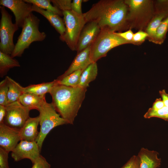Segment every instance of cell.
I'll use <instances>...</instances> for the list:
<instances>
[{
    "label": "cell",
    "instance_id": "cell-1",
    "mask_svg": "<svg viewBox=\"0 0 168 168\" xmlns=\"http://www.w3.org/2000/svg\"><path fill=\"white\" fill-rule=\"evenodd\" d=\"M128 8L122 0H101L83 13L86 23H96L101 30L120 31L127 26Z\"/></svg>",
    "mask_w": 168,
    "mask_h": 168
},
{
    "label": "cell",
    "instance_id": "cell-2",
    "mask_svg": "<svg viewBox=\"0 0 168 168\" xmlns=\"http://www.w3.org/2000/svg\"><path fill=\"white\" fill-rule=\"evenodd\" d=\"M87 88L71 87L57 84L49 93L56 111L68 124H73L85 97Z\"/></svg>",
    "mask_w": 168,
    "mask_h": 168
},
{
    "label": "cell",
    "instance_id": "cell-3",
    "mask_svg": "<svg viewBox=\"0 0 168 168\" xmlns=\"http://www.w3.org/2000/svg\"><path fill=\"white\" fill-rule=\"evenodd\" d=\"M40 23L39 19L32 13L26 18L21 32L11 55L12 57H21L25 50L28 48L32 43L42 41L45 39V33L39 30Z\"/></svg>",
    "mask_w": 168,
    "mask_h": 168
},
{
    "label": "cell",
    "instance_id": "cell-4",
    "mask_svg": "<svg viewBox=\"0 0 168 168\" xmlns=\"http://www.w3.org/2000/svg\"><path fill=\"white\" fill-rule=\"evenodd\" d=\"M127 44L131 43L117 35L116 32L100 30L91 45V60L92 63L96 62L100 58L105 57L113 48Z\"/></svg>",
    "mask_w": 168,
    "mask_h": 168
},
{
    "label": "cell",
    "instance_id": "cell-5",
    "mask_svg": "<svg viewBox=\"0 0 168 168\" xmlns=\"http://www.w3.org/2000/svg\"><path fill=\"white\" fill-rule=\"evenodd\" d=\"M38 110L39 112L40 128L35 142L41 151L44 141L50 132L55 127L68 124L57 113L52 103L46 101Z\"/></svg>",
    "mask_w": 168,
    "mask_h": 168
},
{
    "label": "cell",
    "instance_id": "cell-6",
    "mask_svg": "<svg viewBox=\"0 0 168 168\" xmlns=\"http://www.w3.org/2000/svg\"><path fill=\"white\" fill-rule=\"evenodd\" d=\"M63 14L65 31L59 38L72 50L76 51L80 35L86 22L83 14H78L71 10L63 12Z\"/></svg>",
    "mask_w": 168,
    "mask_h": 168
},
{
    "label": "cell",
    "instance_id": "cell-7",
    "mask_svg": "<svg viewBox=\"0 0 168 168\" xmlns=\"http://www.w3.org/2000/svg\"><path fill=\"white\" fill-rule=\"evenodd\" d=\"M0 10V51L11 55L15 47L13 36L19 27L15 23H13L12 16L4 7L1 6Z\"/></svg>",
    "mask_w": 168,
    "mask_h": 168
},
{
    "label": "cell",
    "instance_id": "cell-8",
    "mask_svg": "<svg viewBox=\"0 0 168 168\" xmlns=\"http://www.w3.org/2000/svg\"><path fill=\"white\" fill-rule=\"evenodd\" d=\"M124 1L129 8L127 22L130 21L134 26H143L152 16V1L148 0H126Z\"/></svg>",
    "mask_w": 168,
    "mask_h": 168
},
{
    "label": "cell",
    "instance_id": "cell-9",
    "mask_svg": "<svg viewBox=\"0 0 168 168\" xmlns=\"http://www.w3.org/2000/svg\"><path fill=\"white\" fill-rule=\"evenodd\" d=\"M6 112L3 123L6 125L20 130L30 117V110L18 101L6 106Z\"/></svg>",
    "mask_w": 168,
    "mask_h": 168
},
{
    "label": "cell",
    "instance_id": "cell-10",
    "mask_svg": "<svg viewBox=\"0 0 168 168\" xmlns=\"http://www.w3.org/2000/svg\"><path fill=\"white\" fill-rule=\"evenodd\" d=\"M11 152V156L16 162L28 159L33 164L41 155V151L36 142L23 140H21Z\"/></svg>",
    "mask_w": 168,
    "mask_h": 168
},
{
    "label": "cell",
    "instance_id": "cell-11",
    "mask_svg": "<svg viewBox=\"0 0 168 168\" xmlns=\"http://www.w3.org/2000/svg\"><path fill=\"white\" fill-rule=\"evenodd\" d=\"M1 6L7 7L13 13L15 23L22 27L26 18L32 13V4L24 0H1Z\"/></svg>",
    "mask_w": 168,
    "mask_h": 168
},
{
    "label": "cell",
    "instance_id": "cell-12",
    "mask_svg": "<svg viewBox=\"0 0 168 168\" xmlns=\"http://www.w3.org/2000/svg\"><path fill=\"white\" fill-rule=\"evenodd\" d=\"M21 140L20 130L0 124V147L9 152Z\"/></svg>",
    "mask_w": 168,
    "mask_h": 168
},
{
    "label": "cell",
    "instance_id": "cell-13",
    "mask_svg": "<svg viewBox=\"0 0 168 168\" xmlns=\"http://www.w3.org/2000/svg\"><path fill=\"white\" fill-rule=\"evenodd\" d=\"M98 24L95 22L86 23L80 35L77 46V53L91 45L100 31Z\"/></svg>",
    "mask_w": 168,
    "mask_h": 168
},
{
    "label": "cell",
    "instance_id": "cell-14",
    "mask_svg": "<svg viewBox=\"0 0 168 168\" xmlns=\"http://www.w3.org/2000/svg\"><path fill=\"white\" fill-rule=\"evenodd\" d=\"M91 45L77 53L68 68L56 79L60 80L72 73L78 70H84L91 63L90 54Z\"/></svg>",
    "mask_w": 168,
    "mask_h": 168
},
{
    "label": "cell",
    "instance_id": "cell-15",
    "mask_svg": "<svg viewBox=\"0 0 168 168\" xmlns=\"http://www.w3.org/2000/svg\"><path fill=\"white\" fill-rule=\"evenodd\" d=\"M39 117H30L20 130L21 140L35 142L39 135L38 126L39 124Z\"/></svg>",
    "mask_w": 168,
    "mask_h": 168
},
{
    "label": "cell",
    "instance_id": "cell-16",
    "mask_svg": "<svg viewBox=\"0 0 168 168\" xmlns=\"http://www.w3.org/2000/svg\"><path fill=\"white\" fill-rule=\"evenodd\" d=\"M159 153L155 151H150L142 148L138 156L140 160V168H158L161 165V159L158 157Z\"/></svg>",
    "mask_w": 168,
    "mask_h": 168
},
{
    "label": "cell",
    "instance_id": "cell-17",
    "mask_svg": "<svg viewBox=\"0 0 168 168\" xmlns=\"http://www.w3.org/2000/svg\"><path fill=\"white\" fill-rule=\"evenodd\" d=\"M33 12H35L44 17L59 33L60 36H62L65 31V27L63 20L58 14L50 11L44 10L32 5Z\"/></svg>",
    "mask_w": 168,
    "mask_h": 168
},
{
    "label": "cell",
    "instance_id": "cell-18",
    "mask_svg": "<svg viewBox=\"0 0 168 168\" xmlns=\"http://www.w3.org/2000/svg\"><path fill=\"white\" fill-rule=\"evenodd\" d=\"M18 101L23 106L30 110H37L46 101L45 95L39 96L29 93H23L20 96Z\"/></svg>",
    "mask_w": 168,
    "mask_h": 168
},
{
    "label": "cell",
    "instance_id": "cell-19",
    "mask_svg": "<svg viewBox=\"0 0 168 168\" xmlns=\"http://www.w3.org/2000/svg\"><path fill=\"white\" fill-rule=\"evenodd\" d=\"M168 16V11L157 8L156 14L149 22L146 29V32L150 41H152L153 40L157 28L163 20Z\"/></svg>",
    "mask_w": 168,
    "mask_h": 168
},
{
    "label": "cell",
    "instance_id": "cell-20",
    "mask_svg": "<svg viewBox=\"0 0 168 168\" xmlns=\"http://www.w3.org/2000/svg\"><path fill=\"white\" fill-rule=\"evenodd\" d=\"M57 84V81L55 79L51 82L31 85L26 87H23L22 92L39 96H44L47 93H49L53 87Z\"/></svg>",
    "mask_w": 168,
    "mask_h": 168
},
{
    "label": "cell",
    "instance_id": "cell-21",
    "mask_svg": "<svg viewBox=\"0 0 168 168\" xmlns=\"http://www.w3.org/2000/svg\"><path fill=\"white\" fill-rule=\"evenodd\" d=\"M97 74L96 62H92L82 71L78 86L87 88L90 83L96 79Z\"/></svg>",
    "mask_w": 168,
    "mask_h": 168
},
{
    "label": "cell",
    "instance_id": "cell-22",
    "mask_svg": "<svg viewBox=\"0 0 168 168\" xmlns=\"http://www.w3.org/2000/svg\"><path fill=\"white\" fill-rule=\"evenodd\" d=\"M19 62L10 55L0 51V76L2 77L9 70L13 68L19 67Z\"/></svg>",
    "mask_w": 168,
    "mask_h": 168
},
{
    "label": "cell",
    "instance_id": "cell-23",
    "mask_svg": "<svg viewBox=\"0 0 168 168\" xmlns=\"http://www.w3.org/2000/svg\"><path fill=\"white\" fill-rule=\"evenodd\" d=\"M8 81V89L7 94V105L18 101L23 93V86L8 76H6Z\"/></svg>",
    "mask_w": 168,
    "mask_h": 168
},
{
    "label": "cell",
    "instance_id": "cell-24",
    "mask_svg": "<svg viewBox=\"0 0 168 168\" xmlns=\"http://www.w3.org/2000/svg\"><path fill=\"white\" fill-rule=\"evenodd\" d=\"M83 70L75 71L59 80H56L57 84L71 87L78 86L81 74Z\"/></svg>",
    "mask_w": 168,
    "mask_h": 168
},
{
    "label": "cell",
    "instance_id": "cell-25",
    "mask_svg": "<svg viewBox=\"0 0 168 168\" xmlns=\"http://www.w3.org/2000/svg\"><path fill=\"white\" fill-rule=\"evenodd\" d=\"M40 8L54 12L60 16H63V12L57 8L53 6L50 0H24Z\"/></svg>",
    "mask_w": 168,
    "mask_h": 168
},
{
    "label": "cell",
    "instance_id": "cell-26",
    "mask_svg": "<svg viewBox=\"0 0 168 168\" xmlns=\"http://www.w3.org/2000/svg\"><path fill=\"white\" fill-rule=\"evenodd\" d=\"M168 30V16L164 19L157 28L155 36L152 42L161 44L164 41Z\"/></svg>",
    "mask_w": 168,
    "mask_h": 168
},
{
    "label": "cell",
    "instance_id": "cell-27",
    "mask_svg": "<svg viewBox=\"0 0 168 168\" xmlns=\"http://www.w3.org/2000/svg\"><path fill=\"white\" fill-rule=\"evenodd\" d=\"M144 117L146 119L157 117L168 121V107L165 106L161 109L156 110L150 108L144 115Z\"/></svg>",
    "mask_w": 168,
    "mask_h": 168
},
{
    "label": "cell",
    "instance_id": "cell-28",
    "mask_svg": "<svg viewBox=\"0 0 168 168\" xmlns=\"http://www.w3.org/2000/svg\"><path fill=\"white\" fill-rule=\"evenodd\" d=\"M8 86L7 79L5 78L0 82V105H7V94Z\"/></svg>",
    "mask_w": 168,
    "mask_h": 168
},
{
    "label": "cell",
    "instance_id": "cell-29",
    "mask_svg": "<svg viewBox=\"0 0 168 168\" xmlns=\"http://www.w3.org/2000/svg\"><path fill=\"white\" fill-rule=\"evenodd\" d=\"M54 6L63 12L71 10V0H50Z\"/></svg>",
    "mask_w": 168,
    "mask_h": 168
},
{
    "label": "cell",
    "instance_id": "cell-30",
    "mask_svg": "<svg viewBox=\"0 0 168 168\" xmlns=\"http://www.w3.org/2000/svg\"><path fill=\"white\" fill-rule=\"evenodd\" d=\"M140 160L138 156L133 155L121 168H140Z\"/></svg>",
    "mask_w": 168,
    "mask_h": 168
},
{
    "label": "cell",
    "instance_id": "cell-31",
    "mask_svg": "<svg viewBox=\"0 0 168 168\" xmlns=\"http://www.w3.org/2000/svg\"><path fill=\"white\" fill-rule=\"evenodd\" d=\"M9 153L0 147V168H9L8 161Z\"/></svg>",
    "mask_w": 168,
    "mask_h": 168
},
{
    "label": "cell",
    "instance_id": "cell-32",
    "mask_svg": "<svg viewBox=\"0 0 168 168\" xmlns=\"http://www.w3.org/2000/svg\"><path fill=\"white\" fill-rule=\"evenodd\" d=\"M148 37V35L145 32L139 30L134 34L132 42L133 44H138L143 42Z\"/></svg>",
    "mask_w": 168,
    "mask_h": 168
},
{
    "label": "cell",
    "instance_id": "cell-33",
    "mask_svg": "<svg viewBox=\"0 0 168 168\" xmlns=\"http://www.w3.org/2000/svg\"><path fill=\"white\" fill-rule=\"evenodd\" d=\"M32 164L31 168H51L50 165L41 155L38 159Z\"/></svg>",
    "mask_w": 168,
    "mask_h": 168
},
{
    "label": "cell",
    "instance_id": "cell-34",
    "mask_svg": "<svg viewBox=\"0 0 168 168\" xmlns=\"http://www.w3.org/2000/svg\"><path fill=\"white\" fill-rule=\"evenodd\" d=\"M82 0H73L71 4V10L79 14L83 13L82 10Z\"/></svg>",
    "mask_w": 168,
    "mask_h": 168
},
{
    "label": "cell",
    "instance_id": "cell-35",
    "mask_svg": "<svg viewBox=\"0 0 168 168\" xmlns=\"http://www.w3.org/2000/svg\"><path fill=\"white\" fill-rule=\"evenodd\" d=\"M116 33L123 39L130 42L131 44H133L132 40L134 33L131 29L124 32H116Z\"/></svg>",
    "mask_w": 168,
    "mask_h": 168
},
{
    "label": "cell",
    "instance_id": "cell-36",
    "mask_svg": "<svg viewBox=\"0 0 168 168\" xmlns=\"http://www.w3.org/2000/svg\"><path fill=\"white\" fill-rule=\"evenodd\" d=\"M165 106L162 100L160 98H157L153 103L152 107L151 108L154 110H158L161 109Z\"/></svg>",
    "mask_w": 168,
    "mask_h": 168
},
{
    "label": "cell",
    "instance_id": "cell-37",
    "mask_svg": "<svg viewBox=\"0 0 168 168\" xmlns=\"http://www.w3.org/2000/svg\"><path fill=\"white\" fill-rule=\"evenodd\" d=\"M159 92L165 106L168 107V94L164 89L160 91Z\"/></svg>",
    "mask_w": 168,
    "mask_h": 168
},
{
    "label": "cell",
    "instance_id": "cell-38",
    "mask_svg": "<svg viewBox=\"0 0 168 168\" xmlns=\"http://www.w3.org/2000/svg\"><path fill=\"white\" fill-rule=\"evenodd\" d=\"M6 112V106L0 105V124L3 123Z\"/></svg>",
    "mask_w": 168,
    "mask_h": 168
}]
</instances>
